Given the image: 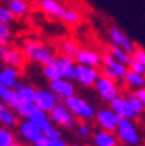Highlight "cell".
Returning <instances> with one entry per match:
<instances>
[{
  "label": "cell",
  "instance_id": "cb8c5ba5",
  "mask_svg": "<svg viewBox=\"0 0 145 146\" xmlns=\"http://www.w3.org/2000/svg\"><path fill=\"white\" fill-rule=\"evenodd\" d=\"M0 100H2L6 106H9L12 110L20 103L19 98H17L16 91L13 88H7V87H5L2 84H0Z\"/></svg>",
  "mask_w": 145,
  "mask_h": 146
},
{
  "label": "cell",
  "instance_id": "44dd1931",
  "mask_svg": "<svg viewBox=\"0 0 145 146\" xmlns=\"http://www.w3.org/2000/svg\"><path fill=\"white\" fill-rule=\"evenodd\" d=\"M39 7L45 15L52 16V17H61L64 12V5L59 0H44L42 3H39Z\"/></svg>",
  "mask_w": 145,
  "mask_h": 146
},
{
  "label": "cell",
  "instance_id": "484cf974",
  "mask_svg": "<svg viewBox=\"0 0 145 146\" xmlns=\"http://www.w3.org/2000/svg\"><path fill=\"white\" fill-rule=\"evenodd\" d=\"M59 19L63 20L65 25H68V26H76V25H78V23L81 22V15H80V12L76 10V9L65 7Z\"/></svg>",
  "mask_w": 145,
  "mask_h": 146
},
{
  "label": "cell",
  "instance_id": "3957f363",
  "mask_svg": "<svg viewBox=\"0 0 145 146\" xmlns=\"http://www.w3.org/2000/svg\"><path fill=\"white\" fill-rule=\"evenodd\" d=\"M115 135H116L119 143L126 145V146H136L141 142V136H139V132L135 126V123H134V120H129V119L119 117Z\"/></svg>",
  "mask_w": 145,
  "mask_h": 146
},
{
  "label": "cell",
  "instance_id": "ffe728a7",
  "mask_svg": "<svg viewBox=\"0 0 145 146\" xmlns=\"http://www.w3.org/2000/svg\"><path fill=\"white\" fill-rule=\"evenodd\" d=\"M17 116L16 113L9 107L6 104L0 100V126L3 127H9V129H13L17 126Z\"/></svg>",
  "mask_w": 145,
  "mask_h": 146
},
{
  "label": "cell",
  "instance_id": "9a60e30c",
  "mask_svg": "<svg viewBox=\"0 0 145 146\" xmlns=\"http://www.w3.org/2000/svg\"><path fill=\"white\" fill-rule=\"evenodd\" d=\"M110 110H113L119 117H122V119H129V120H134V119H136L138 116L135 114V111L132 110V107H131V104L128 103V100H126V97H123V96H118L115 100H112L110 103Z\"/></svg>",
  "mask_w": 145,
  "mask_h": 146
},
{
  "label": "cell",
  "instance_id": "52a82bcc",
  "mask_svg": "<svg viewBox=\"0 0 145 146\" xmlns=\"http://www.w3.org/2000/svg\"><path fill=\"white\" fill-rule=\"evenodd\" d=\"M94 123L100 130H106V132H113L116 130L118 121H119V116L110 110V107H102L99 110H96L94 113Z\"/></svg>",
  "mask_w": 145,
  "mask_h": 146
},
{
  "label": "cell",
  "instance_id": "ac0fdd59",
  "mask_svg": "<svg viewBox=\"0 0 145 146\" xmlns=\"http://www.w3.org/2000/svg\"><path fill=\"white\" fill-rule=\"evenodd\" d=\"M17 94V98L20 103L25 104H33L35 101V94H36V88L31 84H25V82H17L16 87L13 88Z\"/></svg>",
  "mask_w": 145,
  "mask_h": 146
},
{
  "label": "cell",
  "instance_id": "836d02e7",
  "mask_svg": "<svg viewBox=\"0 0 145 146\" xmlns=\"http://www.w3.org/2000/svg\"><path fill=\"white\" fill-rule=\"evenodd\" d=\"M13 20H15V16L9 10V7L7 6H0V23L10 25Z\"/></svg>",
  "mask_w": 145,
  "mask_h": 146
},
{
  "label": "cell",
  "instance_id": "277c9868",
  "mask_svg": "<svg viewBox=\"0 0 145 146\" xmlns=\"http://www.w3.org/2000/svg\"><path fill=\"white\" fill-rule=\"evenodd\" d=\"M48 117H49L51 123L57 127H63V129L71 130L77 126V119L64 106V103H58L57 106L48 113Z\"/></svg>",
  "mask_w": 145,
  "mask_h": 146
},
{
  "label": "cell",
  "instance_id": "8992f818",
  "mask_svg": "<svg viewBox=\"0 0 145 146\" xmlns=\"http://www.w3.org/2000/svg\"><path fill=\"white\" fill-rule=\"evenodd\" d=\"M108 36H109V42L110 45H115L123 51H126L128 54H134V51L136 49L134 40L125 33V31H122L119 26L116 25H110L109 31H108Z\"/></svg>",
  "mask_w": 145,
  "mask_h": 146
},
{
  "label": "cell",
  "instance_id": "60d3db41",
  "mask_svg": "<svg viewBox=\"0 0 145 146\" xmlns=\"http://www.w3.org/2000/svg\"><path fill=\"white\" fill-rule=\"evenodd\" d=\"M10 146H25V145H23V143H20V142H17V140H15Z\"/></svg>",
  "mask_w": 145,
  "mask_h": 146
},
{
  "label": "cell",
  "instance_id": "d6a6232c",
  "mask_svg": "<svg viewBox=\"0 0 145 146\" xmlns=\"http://www.w3.org/2000/svg\"><path fill=\"white\" fill-rule=\"evenodd\" d=\"M76 132H77V136H80L83 139H87V137L92 136L93 129H92L90 124H87V123H80V124L76 126Z\"/></svg>",
  "mask_w": 145,
  "mask_h": 146
},
{
  "label": "cell",
  "instance_id": "d590c367",
  "mask_svg": "<svg viewBox=\"0 0 145 146\" xmlns=\"http://www.w3.org/2000/svg\"><path fill=\"white\" fill-rule=\"evenodd\" d=\"M132 58L136 59L138 62H141V64L145 67V51H144V49L136 48V49L134 51V54H132Z\"/></svg>",
  "mask_w": 145,
  "mask_h": 146
},
{
  "label": "cell",
  "instance_id": "5bb4252c",
  "mask_svg": "<svg viewBox=\"0 0 145 146\" xmlns=\"http://www.w3.org/2000/svg\"><path fill=\"white\" fill-rule=\"evenodd\" d=\"M49 90L58 97V98H68L71 96H76V86L74 82L65 78H58L49 82Z\"/></svg>",
  "mask_w": 145,
  "mask_h": 146
},
{
  "label": "cell",
  "instance_id": "d6986e66",
  "mask_svg": "<svg viewBox=\"0 0 145 146\" xmlns=\"http://www.w3.org/2000/svg\"><path fill=\"white\" fill-rule=\"evenodd\" d=\"M93 145L94 146H120L113 132H106L100 129L93 133Z\"/></svg>",
  "mask_w": 145,
  "mask_h": 146
},
{
  "label": "cell",
  "instance_id": "6da1fadb",
  "mask_svg": "<svg viewBox=\"0 0 145 146\" xmlns=\"http://www.w3.org/2000/svg\"><path fill=\"white\" fill-rule=\"evenodd\" d=\"M22 52H23L26 59L38 62V64H41V65L49 64V62L52 61V58L55 56V51L49 45L41 42V40H36V39L26 40V42L23 44Z\"/></svg>",
  "mask_w": 145,
  "mask_h": 146
},
{
  "label": "cell",
  "instance_id": "7c38bea8",
  "mask_svg": "<svg viewBox=\"0 0 145 146\" xmlns=\"http://www.w3.org/2000/svg\"><path fill=\"white\" fill-rule=\"evenodd\" d=\"M58 103H59V98H58L51 90H45V88L36 90L33 104H35L38 109L42 110V111L49 113Z\"/></svg>",
  "mask_w": 145,
  "mask_h": 146
},
{
  "label": "cell",
  "instance_id": "30bf717a",
  "mask_svg": "<svg viewBox=\"0 0 145 146\" xmlns=\"http://www.w3.org/2000/svg\"><path fill=\"white\" fill-rule=\"evenodd\" d=\"M51 64L55 65V68L58 70L61 78H65V80H70L73 81L74 80V74H76V61L74 58L71 56H67V55H55L51 61Z\"/></svg>",
  "mask_w": 145,
  "mask_h": 146
},
{
  "label": "cell",
  "instance_id": "7bdbcfd3",
  "mask_svg": "<svg viewBox=\"0 0 145 146\" xmlns=\"http://www.w3.org/2000/svg\"><path fill=\"white\" fill-rule=\"evenodd\" d=\"M68 146H80V145H68Z\"/></svg>",
  "mask_w": 145,
  "mask_h": 146
},
{
  "label": "cell",
  "instance_id": "83f0119b",
  "mask_svg": "<svg viewBox=\"0 0 145 146\" xmlns=\"http://www.w3.org/2000/svg\"><path fill=\"white\" fill-rule=\"evenodd\" d=\"M15 140H16V136L12 132V129L0 126V146H10Z\"/></svg>",
  "mask_w": 145,
  "mask_h": 146
},
{
  "label": "cell",
  "instance_id": "9c48e42d",
  "mask_svg": "<svg viewBox=\"0 0 145 146\" xmlns=\"http://www.w3.org/2000/svg\"><path fill=\"white\" fill-rule=\"evenodd\" d=\"M99 77H100V70L99 68L87 67V65H80V64L76 65L74 80L83 87H86V88L93 87Z\"/></svg>",
  "mask_w": 145,
  "mask_h": 146
},
{
  "label": "cell",
  "instance_id": "e575fe53",
  "mask_svg": "<svg viewBox=\"0 0 145 146\" xmlns=\"http://www.w3.org/2000/svg\"><path fill=\"white\" fill-rule=\"evenodd\" d=\"M128 70H129V71H132V72L144 74V75H145V67L141 64V62H138L136 59H134V58H132V61H131V64L128 65Z\"/></svg>",
  "mask_w": 145,
  "mask_h": 146
},
{
  "label": "cell",
  "instance_id": "e0dca14e",
  "mask_svg": "<svg viewBox=\"0 0 145 146\" xmlns=\"http://www.w3.org/2000/svg\"><path fill=\"white\" fill-rule=\"evenodd\" d=\"M102 64H103V67L112 70V71L116 74L118 80H123V77H125L126 72H128V67L123 65V64H120V62H118V61H116L110 54H108V52L102 54Z\"/></svg>",
  "mask_w": 145,
  "mask_h": 146
},
{
  "label": "cell",
  "instance_id": "4fadbf2b",
  "mask_svg": "<svg viewBox=\"0 0 145 146\" xmlns=\"http://www.w3.org/2000/svg\"><path fill=\"white\" fill-rule=\"evenodd\" d=\"M74 61L80 65L99 68V65L102 64V54L92 48H80L74 56Z\"/></svg>",
  "mask_w": 145,
  "mask_h": 146
},
{
  "label": "cell",
  "instance_id": "8d00e7d4",
  "mask_svg": "<svg viewBox=\"0 0 145 146\" xmlns=\"http://www.w3.org/2000/svg\"><path fill=\"white\" fill-rule=\"evenodd\" d=\"M100 75L106 77V78H110V80H113V81H119V80H118V77H116V74H115L112 70L106 68V67H103V70L100 71Z\"/></svg>",
  "mask_w": 145,
  "mask_h": 146
},
{
  "label": "cell",
  "instance_id": "1f68e13d",
  "mask_svg": "<svg viewBox=\"0 0 145 146\" xmlns=\"http://www.w3.org/2000/svg\"><path fill=\"white\" fill-rule=\"evenodd\" d=\"M42 133H44V137H47L48 140H54V139H61V137H63L59 129H58L57 126H54L52 123L49 124L48 127H45V129L42 130Z\"/></svg>",
  "mask_w": 145,
  "mask_h": 146
},
{
  "label": "cell",
  "instance_id": "8fae6325",
  "mask_svg": "<svg viewBox=\"0 0 145 146\" xmlns=\"http://www.w3.org/2000/svg\"><path fill=\"white\" fill-rule=\"evenodd\" d=\"M17 132H19L20 137H22L25 142L31 143V145H33L36 140H39L41 137L44 136L42 129H41L36 123H33L31 120H23L22 123H19Z\"/></svg>",
  "mask_w": 145,
  "mask_h": 146
},
{
  "label": "cell",
  "instance_id": "7402d4cb",
  "mask_svg": "<svg viewBox=\"0 0 145 146\" xmlns=\"http://www.w3.org/2000/svg\"><path fill=\"white\" fill-rule=\"evenodd\" d=\"M6 6L15 17H25L31 12V5L28 0H7Z\"/></svg>",
  "mask_w": 145,
  "mask_h": 146
},
{
  "label": "cell",
  "instance_id": "2e32d148",
  "mask_svg": "<svg viewBox=\"0 0 145 146\" xmlns=\"http://www.w3.org/2000/svg\"><path fill=\"white\" fill-rule=\"evenodd\" d=\"M20 71L19 68L15 67H3L0 70V84L7 87V88H15L19 82Z\"/></svg>",
  "mask_w": 145,
  "mask_h": 146
},
{
  "label": "cell",
  "instance_id": "f546056e",
  "mask_svg": "<svg viewBox=\"0 0 145 146\" xmlns=\"http://www.w3.org/2000/svg\"><path fill=\"white\" fill-rule=\"evenodd\" d=\"M10 42H12L10 25L0 23V45H10Z\"/></svg>",
  "mask_w": 145,
  "mask_h": 146
},
{
  "label": "cell",
  "instance_id": "f1b7e54d",
  "mask_svg": "<svg viewBox=\"0 0 145 146\" xmlns=\"http://www.w3.org/2000/svg\"><path fill=\"white\" fill-rule=\"evenodd\" d=\"M126 97V100H128V103L131 104V107H132V110L135 111V114L139 117V116H142V113L145 111V109H144V106L141 104V101H139V98L136 97V94H135V91L134 93H129L128 96H125Z\"/></svg>",
  "mask_w": 145,
  "mask_h": 146
},
{
  "label": "cell",
  "instance_id": "4dcf8cb0",
  "mask_svg": "<svg viewBox=\"0 0 145 146\" xmlns=\"http://www.w3.org/2000/svg\"><path fill=\"white\" fill-rule=\"evenodd\" d=\"M42 75H44V77H45V78H47L49 82H51V81H54V80L61 78V75H59L58 70L55 68V65H52V64H51V62L42 67Z\"/></svg>",
  "mask_w": 145,
  "mask_h": 146
},
{
  "label": "cell",
  "instance_id": "f35d334b",
  "mask_svg": "<svg viewBox=\"0 0 145 146\" xmlns=\"http://www.w3.org/2000/svg\"><path fill=\"white\" fill-rule=\"evenodd\" d=\"M49 146H68V143L61 137V139H54V140H49Z\"/></svg>",
  "mask_w": 145,
  "mask_h": 146
},
{
  "label": "cell",
  "instance_id": "5b68a950",
  "mask_svg": "<svg viewBox=\"0 0 145 146\" xmlns=\"http://www.w3.org/2000/svg\"><path fill=\"white\" fill-rule=\"evenodd\" d=\"M93 87H94V90L97 91L99 97L103 101L110 103L118 96H120V88H119L118 81H113V80L106 78V77H103V75H100L97 78V81L94 82Z\"/></svg>",
  "mask_w": 145,
  "mask_h": 146
},
{
  "label": "cell",
  "instance_id": "d4e9b609",
  "mask_svg": "<svg viewBox=\"0 0 145 146\" xmlns=\"http://www.w3.org/2000/svg\"><path fill=\"white\" fill-rule=\"evenodd\" d=\"M108 54H110L118 62H120V64L126 65V67L131 64V61H132V55L131 54H128L126 51H123V49H120V48H118L115 45H108Z\"/></svg>",
  "mask_w": 145,
  "mask_h": 146
},
{
  "label": "cell",
  "instance_id": "ab89813d",
  "mask_svg": "<svg viewBox=\"0 0 145 146\" xmlns=\"http://www.w3.org/2000/svg\"><path fill=\"white\" fill-rule=\"evenodd\" d=\"M32 146H49V140H48L47 137H44V136H42L39 140H36Z\"/></svg>",
  "mask_w": 145,
  "mask_h": 146
},
{
  "label": "cell",
  "instance_id": "ba28073f",
  "mask_svg": "<svg viewBox=\"0 0 145 146\" xmlns=\"http://www.w3.org/2000/svg\"><path fill=\"white\" fill-rule=\"evenodd\" d=\"M25 55L22 49L10 46V45H0V61L6 67H15L20 68L25 64Z\"/></svg>",
  "mask_w": 145,
  "mask_h": 146
},
{
  "label": "cell",
  "instance_id": "b9f144b4",
  "mask_svg": "<svg viewBox=\"0 0 145 146\" xmlns=\"http://www.w3.org/2000/svg\"><path fill=\"white\" fill-rule=\"evenodd\" d=\"M33 2H36V3L39 5V3H42V2H44V0H33Z\"/></svg>",
  "mask_w": 145,
  "mask_h": 146
},
{
  "label": "cell",
  "instance_id": "7a4b0ae2",
  "mask_svg": "<svg viewBox=\"0 0 145 146\" xmlns=\"http://www.w3.org/2000/svg\"><path fill=\"white\" fill-rule=\"evenodd\" d=\"M64 106L71 111V114L76 119H80L83 121L92 120L94 117V113H96V109L93 104H90L89 101H86L80 96H71V97L65 98Z\"/></svg>",
  "mask_w": 145,
  "mask_h": 146
},
{
  "label": "cell",
  "instance_id": "603a6c76",
  "mask_svg": "<svg viewBox=\"0 0 145 146\" xmlns=\"http://www.w3.org/2000/svg\"><path fill=\"white\" fill-rule=\"evenodd\" d=\"M123 81L125 84L132 88V90H139V88H145V75L144 74H136V72H132L128 70L126 75L123 77Z\"/></svg>",
  "mask_w": 145,
  "mask_h": 146
},
{
  "label": "cell",
  "instance_id": "4316f807",
  "mask_svg": "<svg viewBox=\"0 0 145 146\" xmlns=\"http://www.w3.org/2000/svg\"><path fill=\"white\" fill-rule=\"evenodd\" d=\"M59 49H61V54H63V55H67V56L74 58L76 54H77V51L80 49V46L74 42V40L64 39V40H61V44H59Z\"/></svg>",
  "mask_w": 145,
  "mask_h": 146
},
{
  "label": "cell",
  "instance_id": "74e56055",
  "mask_svg": "<svg viewBox=\"0 0 145 146\" xmlns=\"http://www.w3.org/2000/svg\"><path fill=\"white\" fill-rule=\"evenodd\" d=\"M135 94H136V97L139 98L141 104H142L144 109H145V88H139V90H136Z\"/></svg>",
  "mask_w": 145,
  "mask_h": 146
}]
</instances>
